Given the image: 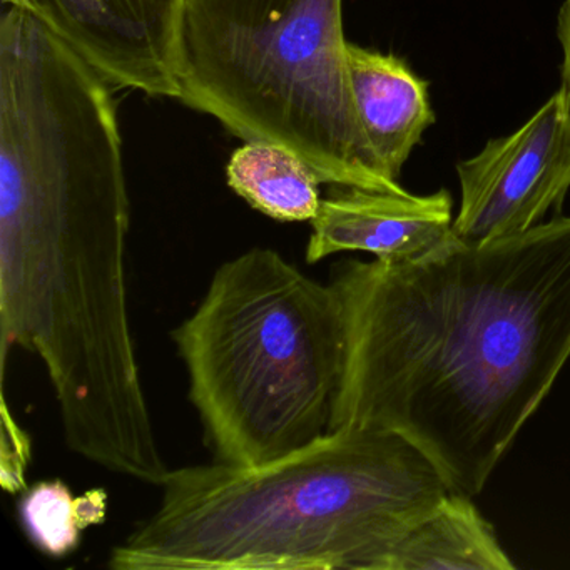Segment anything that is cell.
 Masks as SVG:
<instances>
[{
    "label": "cell",
    "mask_w": 570,
    "mask_h": 570,
    "mask_svg": "<svg viewBox=\"0 0 570 570\" xmlns=\"http://www.w3.org/2000/svg\"><path fill=\"white\" fill-rule=\"evenodd\" d=\"M350 91L356 118L380 169L399 183L403 166L436 116L429 82L403 59L348 42Z\"/></svg>",
    "instance_id": "obj_8"
},
{
    "label": "cell",
    "mask_w": 570,
    "mask_h": 570,
    "mask_svg": "<svg viewBox=\"0 0 570 570\" xmlns=\"http://www.w3.org/2000/svg\"><path fill=\"white\" fill-rule=\"evenodd\" d=\"M495 529L483 519L472 497L450 492L410 530L379 570H512Z\"/></svg>",
    "instance_id": "obj_9"
},
{
    "label": "cell",
    "mask_w": 570,
    "mask_h": 570,
    "mask_svg": "<svg viewBox=\"0 0 570 570\" xmlns=\"http://www.w3.org/2000/svg\"><path fill=\"white\" fill-rule=\"evenodd\" d=\"M24 9L112 88L179 99L186 0H4Z\"/></svg>",
    "instance_id": "obj_6"
},
{
    "label": "cell",
    "mask_w": 570,
    "mask_h": 570,
    "mask_svg": "<svg viewBox=\"0 0 570 570\" xmlns=\"http://www.w3.org/2000/svg\"><path fill=\"white\" fill-rule=\"evenodd\" d=\"M115 570H379L450 490L386 430L340 429L258 466L169 470Z\"/></svg>",
    "instance_id": "obj_2"
},
{
    "label": "cell",
    "mask_w": 570,
    "mask_h": 570,
    "mask_svg": "<svg viewBox=\"0 0 570 570\" xmlns=\"http://www.w3.org/2000/svg\"><path fill=\"white\" fill-rule=\"evenodd\" d=\"M226 179L252 208L276 222L312 223L322 205V179L315 169L276 142L245 141L233 153Z\"/></svg>",
    "instance_id": "obj_10"
},
{
    "label": "cell",
    "mask_w": 570,
    "mask_h": 570,
    "mask_svg": "<svg viewBox=\"0 0 570 570\" xmlns=\"http://www.w3.org/2000/svg\"><path fill=\"white\" fill-rule=\"evenodd\" d=\"M453 218L446 189L420 196L336 186L312 222L306 262L315 265L345 252L370 253L386 263L415 259L452 235Z\"/></svg>",
    "instance_id": "obj_7"
},
{
    "label": "cell",
    "mask_w": 570,
    "mask_h": 570,
    "mask_svg": "<svg viewBox=\"0 0 570 570\" xmlns=\"http://www.w3.org/2000/svg\"><path fill=\"white\" fill-rule=\"evenodd\" d=\"M343 0H186L181 95L243 141L276 142L333 186L399 191L350 91Z\"/></svg>",
    "instance_id": "obj_4"
},
{
    "label": "cell",
    "mask_w": 570,
    "mask_h": 570,
    "mask_svg": "<svg viewBox=\"0 0 570 570\" xmlns=\"http://www.w3.org/2000/svg\"><path fill=\"white\" fill-rule=\"evenodd\" d=\"M106 502L105 490H89L76 499L66 483L52 480L29 487L19 513L31 542L46 556L59 559L78 549L88 527L105 522Z\"/></svg>",
    "instance_id": "obj_11"
},
{
    "label": "cell",
    "mask_w": 570,
    "mask_h": 570,
    "mask_svg": "<svg viewBox=\"0 0 570 570\" xmlns=\"http://www.w3.org/2000/svg\"><path fill=\"white\" fill-rule=\"evenodd\" d=\"M557 39L562 49V65H560L562 88L570 98V0H563L560 6L559 16H557Z\"/></svg>",
    "instance_id": "obj_12"
},
{
    "label": "cell",
    "mask_w": 570,
    "mask_h": 570,
    "mask_svg": "<svg viewBox=\"0 0 570 570\" xmlns=\"http://www.w3.org/2000/svg\"><path fill=\"white\" fill-rule=\"evenodd\" d=\"M460 209L452 233L465 243L522 235L562 215L570 191V98L560 86L512 135L490 139L456 165Z\"/></svg>",
    "instance_id": "obj_5"
},
{
    "label": "cell",
    "mask_w": 570,
    "mask_h": 570,
    "mask_svg": "<svg viewBox=\"0 0 570 570\" xmlns=\"http://www.w3.org/2000/svg\"><path fill=\"white\" fill-rule=\"evenodd\" d=\"M173 342L216 462L263 465L328 433L345 365L343 303L275 249L223 263Z\"/></svg>",
    "instance_id": "obj_3"
},
{
    "label": "cell",
    "mask_w": 570,
    "mask_h": 570,
    "mask_svg": "<svg viewBox=\"0 0 570 570\" xmlns=\"http://www.w3.org/2000/svg\"><path fill=\"white\" fill-rule=\"evenodd\" d=\"M346 353L328 432L403 436L475 497L570 358V216L406 262L340 263Z\"/></svg>",
    "instance_id": "obj_1"
}]
</instances>
